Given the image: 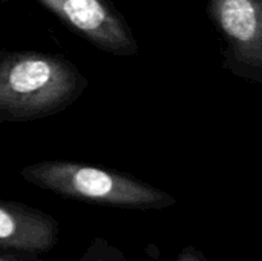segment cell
Here are the masks:
<instances>
[{
  "label": "cell",
  "instance_id": "cell-6",
  "mask_svg": "<svg viewBox=\"0 0 262 261\" xmlns=\"http://www.w3.org/2000/svg\"><path fill=\"white\" fill-rule=\"evenodd\" d=\"M3 2H9V0H0V3H3Z\"/></svg>",
  "mask_w": 262,
  "mask_h": 261
},
{
  "label": "cell",
  "instance_id": "cell-2",
  "mask_svg": "<svg viewBox=\"0 0 262 261\" xmlns=\"http://www.w3.org/2000/svg\"><path fill=\"white\" fill-rule=\"evenodd\" d=\"M21 175L37 186L55 192L114 205L150 206L167 200L157 189L127 177L69 162H43L21 171Z\"/></svg>",
  "mask_w": 262,
  "mask_h": 261
},
{
  "label": "cell",
  "instance_id": "cell-4",
  "mask_svg": "<svg viewBox=\"0 0 262 261\" xmlns=\"http://www.w3.org/2000/svg\"><path fill=\"white\" fill-rule=\"evenodd\" d=\"M37 2L97 49L118 57H129L138 52V42L132 29L109 0Z\"/></svg>",
  "mask_w": 262,
  "mask_h": 261
},
{
  "label": "cell",
  "instance_id": "cell-3",
  "mask_svg": "<svg viewBox=\"0 0 262 261\" xmlns=\"http://www.w3.org/2000/svg\"><path fill=\"white\" fill-rule=\"evenodd\" d=\"M207 14L224 42V68L262 82V0H207Z\"/></svg>",
  "mask_w": 262,
  "mask_h": 261
},
{
  "label": "cell",
  "instance_id": "cell-1",
  "mask_svg": "<svg viewBox=\"0 0 262 261\" xmlns=\"http://www.w3.org/2000/svg\"><path fill=\"white\" fill-rule=\"evenodd\" d=\"M89 80L64 57L41 51L0 52V125L63 112Z\"/></svg>",
  "mask_w": 262,
  "mask_h": 261
},
{
  "label": "cell",
  "instance_id": "cell-5",
  "mask_svg": "<svg viewBox=\"0 0 262 261\" xmlns=\"http://www.w3.org/2000/svg\"><path fill=\"white\" fill-rule=\"evenodd\" d=\"M14 231H15V220L12 212L0 206V238H6L12 235Z\"/></svg>",
  "mask_w": 262,
  "mask_h": 261
}]
</instances>
